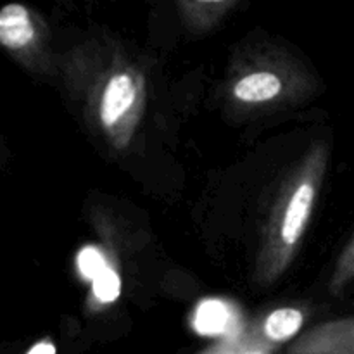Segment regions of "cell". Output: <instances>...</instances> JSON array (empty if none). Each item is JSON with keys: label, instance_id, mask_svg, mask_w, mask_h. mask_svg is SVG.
<instances>
[{"label": "cell", "instance_id": "1", "mask_svg": "<svg viewBox=\"0 0 354 354\" xmlns=\"http://www.w3.org/2000/svg\"><path fill=\"white\" fill-rule=\"evenodd\" d=\"M328 151L317 144L306 156L287 192L280 197L266 228L265 244L258 263V279L273 282L292 261L299 242L310 223L318 190L327 169Z\"/></svg>", "mask_w": 354, "mask_h": 354}, {"label": "cell", "instance_id": "2", "mask_svg": "<svg viewBox=\"0 0 354 354\" xmlns=\"http://www.w3.org/2000/svg\"><path fill=\"white\" fill-rule=\"evenodd\" d=\"M144 97V78L135 69H120L107 78L99 99V121L114 147H127L133 137Z\"/></svg>", "mask_w": 354, "mask_h": 354}, {"label": "cell", "instance_id": "3", "mask_svg": "<svg viewBox=\"0 0 354 354\" xmlns=\"http://www.w3.org/2000/svg\"><path fill=\"white\" fill-rule=\"evenodd\" d=\"M44 26L30 7L7 3L0 7V47L30 69L44 66Z\"/></svg>", "mask_w": 354, "mask_h": 354}, {"label": "cell", "instance_id": "4", "mask_svg": "<svg viewBox=\"0 0 354 354\" xmlns=\"http://www.w3.org/2000/svg\"><path fill=\"white\" fill-rule=\"evenodd\" d=\"M287 354H354V318L325 322L287 346Z\"/></svg>", "mask_w": 354, "mask_h": 354}, {"label": "cell", "instance_id": "5", "mask_svg": "<svg viewBox=\"0 0 354 354\" xmlns=\"http://www.w3.org/2000/svg\"><path fill=\"white\" fill-rule=\"evenodd\" d=\"M232 308L225 304L223 301L209 299L199 304L194 317V328L201 335H214L227 334V337L234 335V318H232Z\"/></svg>", "mask_w": 354, "mask_h": 354}, {"label": "cell", "instance_id": "6", "mask_svg": "<svg viewBox=\"0 0 354 354\" xmlns=\"http://www.w3.org/2000/svg\"><path fill=\"white\" fill-rule=\"evenodd\" d=\"M282 90V82L268 71L251 73L235 83L234 93L242 102H265L275 99Z\"/></svg>", "mask_w": 354, "mask_h": 354}, {"label": "cell", "instance_id": "7", "mask_svg": "<svg viewBox=\"0 0 354 354\" xmlns=\"http://www.w3.org/2000/svg\"><path fill=\"white\" fill-rule=\"evenodd\" d=\"M303 322L304 315L296 308H279L261 322L263 334L277 348L289 342L303 327Z\"/></svg>", "mask_w": 354, "mask_h": 354}, {"label": "cell", "instance_id": "8", "mask_svg": "<svg viewBox=\"0 0 354 354\" xmlns=\"http://www.w3.org/2000/svg\"><path fill=\"white\" fill-rule=\"evenodd\" d=\"M354 282V234L349 239L348 244L344 245L342 252L339 254L337 263H335V268L332 272L330 283H328V289L334 296H339L349 283Z\"/></svg>", "mask_w": 354, "mask_h": 354}, {"label": "cell", "instance_id": "9", "mask_svg": "<svg viewBox=\"0 0 354 354\" xmlns=\"http://www.w3.org/2000/svg\"><path fill=\"white\" fill-rule=\"evenodd\" d=\"M92 294L99 303H114L121 294V279L116 273V270L111 268V266H106L92 280Z\"/></svg>", "mask_w": 354, "mask_h": 354}, {"label": "cell", "instance_id": "10", "mask_svg": "<svg viewBox=\"0 0 354 354\" xmlns=\"http://www.w3.org/2000/svg\"><path fill=\"white\" fill-rule=\"evenodd\" d=\"M106 266V259L100 254L99 249L85 248L78 254V268L86 280L95 279Z\"/></svg>", "mask_w": 354, "mask_h": 354}, {"label": "cell", "instance_id": "11", "mask_svg": "<svg viewBox=\"0 0 354 354\" xmlns=\"http://www.w3.org/2000/svg\"><path fill=\"white\" fill-rule=\"evenodd\" d=\"M26 354H55V346L50 341L37 342Z\"/></svg>", "mask_w": 354, "mask_h": 354}, {"label": "cell", "instance_id": "12", "mask_svg": "<svg viewBox=\"0 0 354 354\" xmlns=\"http://www.w3.org/2000/svg\"><path fill=\"white\" fill-rule=\"evenodd\" d=\"M254 354H259V353H254Z\"/></svg>", "mask_w": 354, "mask_h": 354}]
</instances>
